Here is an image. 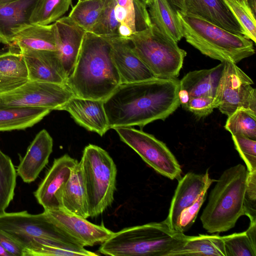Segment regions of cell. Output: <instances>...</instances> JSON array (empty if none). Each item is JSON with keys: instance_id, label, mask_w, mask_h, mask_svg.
I'll use <instances>...</instances> for the list:
<instances>
[{"instance_id": "cell-1", "label": "cell", "mask_w": 256, "mask_h": 256, "mask_svg": "<svg viewBox=\"0 0 256 256\" xmlns=\"http://www.w3.org/2000/svg\"><path fill=\"white\" fill-rule=\"evenodd\" d=\"M180 80L154 78L121 84L104 100L110 128L165 120L180 106Z\"/></svg>"}, {"instance_id": "cell-2", "label": "cell", "mask_w": 256, "mask_h": 256, "mask_svg": "<svg viewBox=\"0 0 256 256\" xmlns=\"http://www.w3.org/2000/svg\"><path fill=\"white\" fill-rule=\"evenodd\" d=\"M120 84L108 39L86 32L66 84L76 96L104 100Z\"/></svg>"}, {"instance_id": "cell-3", "label": "cell", "mask_w": 256, "mask_h": 256, "mask_svg": "<svg viewBox=\"0 0 256 256\" xmlns=\"http://www.w3.org/2000/svg\"><path fill=\"white\" fill-rule=\"evenodd\" d=\"M187 237L164 220L152 222L114 232L101 244L98 252L112 256H168Z\"/></svg>"}, {"instance_id": "cell-4", "label": "cell", "mask_w": 256, "mask_h": 256, "mask_svg": "<svg viewBox=\"0 0 256 256\" xmlns=\"http://www.w3.org/2000/svg\"><path fill=\"white\" fill-rule=\"evenodd\" d=\"M186 42L202 54L221 62L236 64L255 53L254 42L196 15L176 10Z\"/></svg>"}, {"instance_id": "cell-5", "label": "cell", "mask_w": 256, "mask_h": 256, "mask_svg": "<svg viewBox=\"0 0 256 256\" xmlns=\"http://www.w3.org/2000/svg\"><path fill=\"white\" fill-rule=\"evenodd\" d=\"M248 170L242 164L226 170L216 180L200 216L208 233H220L232 228L244 215V200Z\"/></svg>"}, {"instance_id": "cell-6", "label": "cell", "mask_w": 256, "mask_h": 256, "mask_svg": "<svg viewBox=\"0 0 256 256\" xmlns=\"http://www.w3.org/2000/svg\"><path fill=\"white\" fill-rule=\"evenodd\" d=\"M80 162L89 217L94 218L102 214L114 200L116 166L106 151L92 144L84 148Z\"/></svg>"}, {"instance_id": "cell-7", "label": "cell", "mask_w": 256, "mask_h": 256, "mask_svg": "<svg viewBox=\"0 0 256 256\" xmlns=\"http://www.w3.org/2000/svg\"><path fill=\"white\" fill-rule=\"evenodd\" d=\"M131 46L155 78H175L179 76L186 52L178 42L154 25L127 38Z\"/></svg>"}, {"instance_id": "cell-8", "label": "cell", "mask_w": 256, "mask_h": 256, "mask_svg": "<svg viewBox=\"0 0 256 256\" xmlns=\"http://www.w3.org/2000/svg\"><path fill=\"white\" fill-rule=\"evenodd\" d=\"M0 231L19 243L25 250L32 246L34 240L36 238L55 240L80 246L55 224L44 211L36 214H29L26 211L2 212L0 214Z\"/></svg>"}, {"instance_id": "cell-9", "label": "cell", "mask_w": 256, "mask_h": 256, "mask_svg": "<svg viewBox=\"0 0 256 256\" xmlns=\"http://www.w3.org/2000/svg\"><path fill=\"white\" fill-rule=\"evenodd\" d=\"M120 140L135 151L158 173L172 180H178L182 170L166 144L153 135L132 126L114 128Z\"/></svg>"}, {"instance_id": "cell-10", "label": "cell", "mask_w": 256, "mask_h": 256, "mask_svg": "<svg viewBox=\"0 0 256 256\" xmlns=\"http://www.w3.org/2000/svg\"><path fill=\"white\" fill-rule=\"evenodd\" d=\"M74 96L66 84L28 80L12 90L0 93V106L58 110Z\"/></svg>"}, {"instance_id": "cell-11", "label": "cell", "mask_w": 256, "mask_h": 256, "mask_svg": "<svg viewBox=\"0 0 256 256\" xmlns=\"http://www.w3.org/2000/svg\"><path fill=\"white\" fill-rule=\"evenodd\" d=\"M252 80L236 64L224 62L216 100L218 108L228 116L238 108H245L256 112V90Z\"/></svg>"}, {"instance_id": "cell-12", "label": "cell", "mask_w": 256, "mask_h": 256, "mask_svg": "<svg viewBox=\"0 0 256 256\" xmlns=\"http://www.w3.org/2000/svg\"><path fill=\"white\" fill-rule=\"evenodd\" d=\"M44 211L55 224L82 247L101 244L114 232L103 224H92L62 208Z\"/></svg>"}, {"instance_id": "cell-13", "label": "cell", "mask_w": 256, "mask_h": 256, "mask_svg": "<svg viewBox=\"0 0 256 256\" xmlns=\"http://www.w3.org/2000/svg\"><path fill=\"white\" fill-rule=\"evenodd\" d=\"M78 161L68 154L54 159L52 165L34 192L44 210L62 208L61 195Z\"/></svg>"}, {"instance_id": "cell-14", "label": "cell", "mask_w": 256, "mask_h": 256, "mask_svg": "<svg viewBox=\"0 0 256 256\" xmlns=\"http://www.w3.org/2000/svg\"><path fill=\"white\" fill-rule=\"evenodd\" d=\"M214 181L210 178L208 170L202 174L189 172L178 180L168 214L164 220L171 228L180 232L179 220L182 212L192 205L202 192L208 190Z\"/></svg>"}, {"instance_id": "cell-15", "label": "cell", "mask_w": 256, "mask_h": 256, "mask_svg": "<svg viewBox=\"0 0 256 256\" xmlns=\"http://www.w3.org/2000/svg\"><path fill=\"white\" fill-rule=\"evenodd\" d=\"M121 84L132 83L154 78L149 68L132 50L128 38L119 36L106 37Z\"/></svg>"}, {"instance_id": "cell-16", "label": "cell", "mask_w": 256, "mask_h": 256, "mask_svg": "<svg viewBox=\"0 0 256 256\" xmlns=\"http://www.w3.org/2000/svg\"><path fill=\"white\" fill-rule=\"evenodd\" d=\"M104 103L74 96L58 110L68 112L78 124L102 136L110 129Z\"/></svg>"}, {"instance_id": "cell-17", "label": "cell", "mask_w": 256, "mask_h": 256, "mask_svg": "<svg viewBox=\"0 0 256 256\" xmlns=\"http://www.w3.org/2000/svg\"><path fill=\"white\" fill-rule=\"evenodd\" d=\"M20 52L26 64L28 80L66 84L67 76L58 51Z\"/></svg>"}, {"instance_id": "cell-18", "label": "cell", "mask_w": 256, "mask_h": 256, "mask_svg": "<svg viewBox=\"0 0 256 256\" xmlns=\"http://www.w3.org/2000/svg\"><path fill=\"white\" fill-rule=\"evenodd\" d=\"M224 68V62L210 68L191 71L180 80L179 98L183 107L192 98H216Z\"/></svg>"}, {"instance_id": "cell-19", "label": "cell", "mask_w": 256, "mask_h": 256, "mask_svg": "<svg viewBox=\"0 0 256 256\" xmlns=\"http://www.w3.org/2000/svg\"><path fill=\"white\" fill-rule=\"evenodd\" d=\"M54 23L57 51L68 78L76 64L86 32L68 16L62 17Z\"/></svg>"}, {"instance_id": "cell-20", "label": "cell", "mask_w": 256, "mask_h": 256, "mask_svg": "<svg viewBox=\"0 0 256 256\" xmlns=\"http://www.w3.org/2000/svg\"><path fill=\"white\" fill-rule=\"evenodd\" d=\"M53 140L46 130L40 131L28 147L16 170L17 175L26 183L34 181L48 162L52 152Z\"/></svg>"}, {"instance_id": "cell-21", "label": "cell", "mask_w": 256, "mask_h": 256, "mask_svg": "<svg viewBox=\"0 0 256 256\" xmlns=\"http://www.w3.org/2000/svg\"><path fill=\"white\" fill-rule=\"evenodd\" d=\"M186 12L230 32L244 36V31L223 0H184Z\"/></svg>"}, {"instance_id": "cell-22", "label": "cell", "mask_w": 256, "mask_h": 256, "mask_svg": "<svg viewBox=\"0 0 256 256\" xmlns=\"http://www.w3.org/2000/svg\"><path fill=\"white\" fill-rule=\"evenodd\" d=\"M38 0H15L0 4V42L10 46L15 34L29 25Z\"/></svg>"}, {"instance_id": "cell-23", "label": "cell", "mask_w": 256, "mask_h": 256, "mask_svg": "<svg viewBox=\"0 0 256 256\" xmlns=\"http://www.w3.org/2000/svg\"><path fill=\"white\" fill-rule=\"evenodd\" d=\"M10 46L20 52L25 50L57 51V37L54 23L47 25L30 24L19 30Z\"/></svg>"}, {"instance_id": "cell-24", "label": "cell", "mask_w": 256, "mask_h": 256, "mask_svg": "<svg viewBox=\"0 0 256 256\" xmlns=\"http://www.w3.org/2000/svg\"><path fill=\"white\" fill-rule=\"evenodd\" d=\"M0 53V93L8 92L28 80L26 64L22 54L14 46Z\"/></svg>"}, {"instance_id": "cell-25", "label": "cell", "mask_w": 256, "mask_h": 256, "mask_svg": "<svg viewBox=\"0 0 256 256\" xmlns=\"http://www.w3.org/2000/svg\"><path fill=\"white\" fill-rule=\"evenodd\" d=\"M62 209L84 218L89 217L81 166L78 162L61 195Z\"/></svg>"}, {"instance_id": "cell-26", "label": "cell", "mask_w": 256, "mask_h": 256, "mask_svg": "<svg viewBox=\"0 0 256 256\" xmlns=\"http://www.w3.org/2000/svg\"><path fill=\"white\" fill-rule=\"evenodd\" d=\"M51 111L44 108L0 106V132L24 130L32 127Z\"/></svg>"}, {"instance_id": "cell-27", "label": "cell", "mask_w": 256, "mask_h": 256, "mask_svg": "<svg viewBox=\"0 0 256 256\" xmlns=\"http://www.w3.org/2000/svg\"><path fill=\"white\" fill-rule=\"evenodd\" d=\"M148 8V12L152 24L177 42L184 38L182 26L176 10L167 0H154Z\"/></svg>"}, {"instance_id": "cell-28", "label": "cell", "mask_w": 256, "mask_h": 256, "mask_svg": "<svg viewBox=\"0 0 256 256\" xmlns=\"http://www.w3.org/2000/svg\"><path fill=\"white\" fill-rule=\"evenodd\" d=\"M226 256L222 237L218 234L188 236L180 247L168 256Z\"/></svg>"}, {"instance_id": "cell-29", "label": "cell", "mask_w": 256, "mask_h": 256, "mask_svg": "<svg viewBox=\"0 0 256 256\" xmlns=\"http://www.w3.org/2000/svg\"><path fill=\"white\" fill-rule=\"evenodd\" d=\"M98 254L78 246L55 240L36 238L32 246L25 250V256H94Z\"/></svg>"}, {"instance_id": "cell-30", "label": "cell", "mask_w": 256, "mask_h": 256, "mask_svg": "<svg viewBox=\"0 0 256 256\" xmlns=\"http://www.w3.org/2000/svg\"><path fill=\"white\" fill-rule=\"evenodd\" d=\"M72 0H38L30 18L32 24H52L68 10Z\"/></svg>"}, {"instance_id": "cell-31", "label": "cell", "mask_w": 256, "mask_h": 256, "mask_svg": "<svg viewBox=\"0 0 256 256\" xmlns=\"http://www.w3.org/2000/svg\"><path fill=\"white\" fill-rule=\"evenodd\" d=\"M106 0H78L68 16L86 32H92Z\"/></svg>"}, {"instance_id": "cell-32", "label": "cell", "mask_w": 256, "mask_h": 256, "mask_svg": "<svg viewBox=\"0 0 256 256\" xmlns=\"http://www.w3.org/2000/svg\"><path fill=\"white\" fill-rule=\"evenodd\" d=\"M16 172L10 158L0 150V214L13 200Z\"/></svg>"}, {"instance_id": "cell-33", "label": "cell", "mask_w": 256, "mask_h": 256, "mask_svg": "<svg viewBox=\"0 0 256 256\" xmlns=\"http://www.w3.org/2000/svg\"><path fill=\"white\" fill-rule=\"evenodd\" d=\"M224 128L232 135H242L256 140V112L238 108L228 116Z\"/></svg>"}, {"instance_id": "cell-34", "label": "cell", "mask_w": 256, "mask_h": 256, "mask_svg": "<svg viewBox=\"0 0 256 256\" xmlns=\"http://www.w3.org/2000/svg\"><path fill=\"white\" fill-rule=\"evenodd\" d=\"M244 31V36L256 42V14L244 0H223Z\"/></svg>"}, {"instance_id": "cell-35", "label": "cell", "mask_w": 256, "mask_h": 256, "mask_svg": "<svg viewBox=\"0 0 256 256\" xmlns=\"http://www.w3.org/2000/svg\"><path fill=\"white\" fill-rule=\"evenodd\" d=\"M116 0H106L105 5L91 32L100 36L112 37L118 36L120 24L114 14Z\"/></svg>"}, {"instance_id": "cell-36", "label": "cell", "mask_w": 256, "mask_h": 256, "mask_svg": "<svg viewBox=\"0 0 256 256\" xmlns=\"http://www.w3.org/2000/svg\"><path fill=\"white\" fill-rule=\"evenodd\" d=\"M222 237L226 256H256V248L245 231Z\"/></svg>"}, {"instance_id": "cell-37", "label": "cell", "mask_w": 256, "mask_h": 256, "mask_svg": "<svg viewBox=\"0 0 256 256\" xmlns=\"http://www.w3.org/2000/svg\"><path fill=\"white\" fill-rule=\"evenodd\" d=\"M232 136L236 150L246 164L248 172H256V140L240 134Z\"/></svg>"}, {"instance_id": "cell-38", "label": "cell", "mask_w": 256, "mask_h": 256, "mask_svg": "<svg viewBox=\"0 0 256 256\" xmlns=\"http://www.w3.org/2000/svg\"><path fill=\"white\" fill-rule=\"evenodd\" d=\"M244 212L250 218V223L256 222V172H248Z\"/></svg>"}, {"instance_id": "cell-39", "label": "cell", "mask_w": 256, "mask_h": 256, "mask_svg": "<svg viewBox=\"0 0 256 256\" xmlns=\"http://www.w3.org/2000/svg\"><path fill=\"white\" fill-rule=\"evenodd\" d=\"M182 108L201 118L210 114L218 108V104L216 98L199 96L190 98Z\"/></svg>"}, {"instance_id": "cell-40", "label": "cell", "mask_w": 256, "mask_h": 256, "mask_svg": "<svg viewBox=\"0 0 256 256\" xmlns=\"http://www.w3.org/2000/svg\"><path fill=\"white\" fill-rule=\"evenodd\" d=\"M208 190L202 192L196 202L184 209L180 214L179 220V231L184 233L192 226L199 210L206 197Z\"/></svg>"}, {"instance_id": "cell-41", "label": "cell", "mask_w": 256, "mask_h": 256, "mask_svg": "<svg viewBox=\"0 0 256 256\" xmlns=\"http://www.w3.org/2000/svg\"><path fill=\"white\" fill-rule=\"evenodd\" d=\"M0 244L11 256H25L24 248L12 238L1 231Z\"/></svg>"}, {"instance_id": "cell-42", "label": "cell", "mask_w": 256, "mask_h": 256, "mask_svg": "<svg viewBox=\"0 0 256 256\" xmlns=\"http://www.w3.org/2000/svg\"><path fill=\"white\" fill-rule=\"evenodd\" d=\"M245 232L253 246L256 248V222L250 223Z\"/></svg>"}, {"instance_id": "cell-43", "label": "cell", "mask_w": 256, "mask_h": 256, "mask_svg": "<svg viewBox=\"0 0 256 256\" xmlns=\"http://www.w3.org/2000/svg\"><path fill=\"white\" fill-rule=\"evenodd\" d=\"M167 1L176 10L185 12L184 0H167Z\"/></svg>"}, {"instance_id": "cell-44", "label": "cell", "mask_w": 256, "mask_h": 256, "mask_svg": "<svg viewBox=\"0 0 256 256\" xmlns=\"http://www.w3.org/2000/svg\"><path fill=\"white\" fill-rule=\"evenodd\" d=\"M256 14V0H244Z\"/></svg>"}, {"instance_id": "cell-45", "label": "cell", "mask_w": 256, "mask_h": 256, "mask_svg": "<svg viewBox=\"0 0 256 256\" xmlns=\"http://www.w3.org/2000/svg\"><path fill=\"white\" fill-rule=\"evenodd\" d=\"M0 256H11L0 244Z\"/></svg>"}, {"instance_id": "cell-46", "label": "cell", "mask_w": 256, "mask_h": 256, "mask_svg": "<svg viewBox=\"0 0 256 256\" xmlns=\"http://www.w3.org/2000/svg\"><path fill=\"white\" fill-rule=\"evenodd\" d=\"M142 2L148 7L153 2L154 0H139Z\"/></svg>"}, {"instance_id": "cell-47", "label": "cell", "mask_w": 256, "mask_h": 256, "mask_svg": "<svg viewBox=\"0 0 256 256\" xmlns=\"http://www.w3.org/2000/svg\"><path fill=\"white\" fill-rule=\"evenodd\" d=\"M15 0H0V4L8 2Z\"/></svg>"}, {"instance_id": "cell-48", "label": "cell", "mask_w": 256, "mask_h": 256, "mask_svg": "<svg viewBox=\"0 0 256 256\" xmlns=\"http://www.w3.org/2000/svg\"></svg>"}]
</instances>
